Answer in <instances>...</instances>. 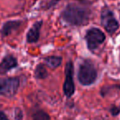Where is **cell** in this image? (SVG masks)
Masks as SVG:
<instances>
[{"mask_svg":"<svg viewBox=\"0 0 120 120\" xmlns=\"http://www.w3.org/2000/svg\"><path fill=\"white\" fill-rule=\"evenodd\" d=\"M101 22L105 29L109 33H113L118 28V23L114 18L111 11L109 9L103 10L101 13Z\"/></svg>","mask_w":120,"mask_h":120,"instance_id":"obj_6","label":"cell"},{"mask_svg":"<svg viewBox=\"0 0 120 120\" xmlns=\"http://www.w3.org/2000/svg\"><path fill=\"white\" fill-rule=\"evenodd\" d=\"M21 25V22L19 21H10L3 26V28L1 30V34L4 36H7V35H10L14 30L17 29Z\"/></svg>","mask_w":120,"mask_h":120,"instance_id":"obj_9","label":"cell"},{"mask_svg":"<svg viewBox=\"0 0 120 120\" xmlns=\"http://www.w3.org/2000/svg\"><path fill=\"white\" fill-rule=\"evenodd\" d=\"M90 12L86 8L70 4L64 10L62 17L66 22L73 26H81L86 23L89 20Z\"/></svg>","mask_w":120,"mask_h":120,"instance_id":"obj_1","label":"cell"},{"mask_svg":"<svg viewBox=\"0 0 120 120\" xmlns=\"http://www.w3.org/2000/svg\"><path fill=\"white\" fill-rule=\"evenodd\" d=\"M45 62L46 65L49 66V68H55L62 64V58L58 56H49L45 58Z\"/></svg>","mask_w":120,"mask_h":120,"instance_id":"obj_10","label":"cell"},{"mask_svg":"<svg viewBox=\"0 0 120 120\" xmlns=\"http://www.w3.org/2000/svg\"><path fill=\"white\" fill-rule=\"evenodd\" d=\"M0 120H9L4 112L0 111Z\"/></svg>","mask_w":120,"mask_h":120,"instance_id":"obj_14","label":"cell"},{"mask_svg":"<svg viewBox=\"0 0 120 120\" xmlns=\"http://www.w3.org/2000/svg\"><path fill=\"white\" fill-rule=\"evenodd\" d=\"M86 40L88 48L90 50H93L105 41V35L104 32H102L100 29L91 28L87 30Z\"/></svg>","mask_w":120,"mask_h":120,"instance_id":"obj_4","label":"cell"},{"mask_svg":"<svg viewBox=\"0 0 120 120\" xmlns=\"http://www.w3.org/2000/svg\"><path fill=\"white\" fill-rule=\"evenodd\" d=\"M20 81L17 77L0 78V95L12 97L18 90Z\"/></svg>","mask_w":120,"mask_h":120,"instance_id":"obj_3","label":"cell"},{"mask_svg":"<svg viewBox=\"0 0 120 120\" xmlns=\"http://www.w3.org/2000/svg\"><path fill=\"white\" fill-rule=\"evenodd\" d=\"M42 23L43 22L41 21H39V22H35L33 25V26L29 30L28 33L26 35L27 42H29V43H35V42H36L38 40L39 37H40V31Z\"/></svg>","mask_w":120,"mask_h":120,"instance_id":"obj_8","label":"cell"},{"mask_svg":"<svg viewBox=\"0 0 120 120\" xmlns=\"http://www.w3.org/2000/svg\"><path fill=\"white\" fill-rule=\"evenodd\" d=\"M35 76L36 78L38 79H44L48 76V72L47 70L45 69V66L42 64H39L36 67L35 71Z\"/></svg>","mask_w":120,"mask_h":120,"instance_id":"obj_11","label":"cell"},{"mask_svg":"<svg viewBox=\"0 0 120 120\" xmlns=\"http://www.w3.org/2000/svg\"><path fill=\"white\" fill-rule=\"evenodd\" d=\"M65 82L64 84V91L66 96L71 97L75 91V86L73 82V66L71 62L66 65Z\"/></svg>","mask_w":120,"mask_h":120,"instance_id":"obj_5","label":"cell"},{"mask_svg":"<svg viewBox=\"0 0 120 120\" xmlns=\"http://www.w3.org/2000/svg\"><path fill=\"white\" fill-rule=\"evenodd\" d=\"M17 65V61L13 56L8 55L0 63V74H5L11 69L16 68Z\"/></svg>","mask_w":120,"mask_h":120,"instance_id":"obj_7","label":"cell"},{"mask_svg":"<svg viewBox=\"0 0 120 120\" xmlns=\"http://www.w3.org/2000/svg\"><path fill=\"white\" fill-rule=\"evenodd\" d=\"M97 77V72L93 63L85 60L80 65L78 71V80L83 86H90L95 82Z\"/></svg>","mask_w":120,"mask_h":120,"instance_id":"obj_2","label":"cell"},{"mask_svg":"<svg viewBox=\"0 0 120 120\" xmlns=\"http://www.w3.org/2000/svg\"><path fill=\"white\" fill-rule=\"evenodd\" d=\"M120 111V109H116V108H114V109H112V113H113V115H117L118 113V112Z\"/></svg>","mask_w":120,"mask_h":120,"instance_id":"obj_15","label":"cell"},{"mask_svg":"<svg viewBox=\"0 0 120 120\" xmlns=\"http://www.w3.org/2000/svg\"><path fill=\"white\" fill-rule=\"evenodd\" d=\"M22 113L20 109H16V119L17 120H22Z\"/></svg>","mask_w":120,"mask_h":120,"instance_id":"obj_13","label":"cell"},{"mask_svg":"<svg viewBox=\"0 0 120 120\" xmlns=\"http://www.w3.org/2000/svg\"><path fill=\"white\" fill-rule=\"evenodd\" d=\"M32 118L33 120H49V116L45 112L39 110L33 113Z\"/></svg>","mask_w":120,"mask_h":120,"instance_id":"obj_12","label":"cell"}]
</instances>
